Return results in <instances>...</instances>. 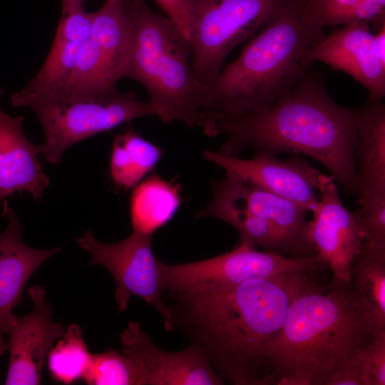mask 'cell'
<instances>
[{
  "mask_svg": "<svg viewBox=\"0 0 385 385\" xmlns=\"http://www.w3.org/2000/svg\"><path fill=\"white\" fill-rule=\"evenodd\" d=\"M292 272L194 293H166L173 328L199 348L223 379L237 385L269 384L261 353L282 326L293 301L316 284Z\"/></svg>",
  "mask_w": 385,
  "mask_h": 385,
  "instance_id": "6da1fadb",
  "label": "cell"
},
{
  "mask_svg": "<svg viewBox=\"0 0 385 385\" xmlns=\"http://www.w3.org/2000/svg\"><path fill=\"white\" fill-rule=\"evenodd\" d=\"M209 136L223 134L220 153L304 155L326 168L349 194L356 187V109L329 96L324 78L311 72L287 94L261 110L209 120L201 127Z\"/></svg>",
  "mask_w": 385,
  "mask_h": 385,
  "instance_id": "7a4b0ae2",
  "label": "cell"
},
{
  "mask_svg": "<svg viewBox=\"0 0 385 385\" xmlns=\"http://www.w3.org/2000/svg\"><path fill=\"white\" fill-rule=\"evenodd\" d=\"M373 339L350 282L333 277L293 301L261 357L270 384L324 385Z\"/></svg>",
  "mask_w": 385,
  "mask_h": 385,
  "instance_id": "3957f363",
  "label": "cell"
},
{
  "mask_svg": "<svg viewBox=\"0 0 385 385\" xmlns=\"http://www.w3.org/2000/svg\"><path fill=\"white\" fill-rule=\"evenodd\" d=\"M327 35L307 19L302 0H290L204 87L199 127L282 98L309 73L310 53Z\"/></svg>",
  "mask_w": 385,
  "mask_h": 385,
  "instance_id": "277c9868",
  "label": "cell"
},
{
  "mask_svg": "<svg viewBox=\"0 0 385 385\" xmlns=\"http://www.w3.org/2000/svg\"><path fill=\"white\" fill-rule=\"evenodd\" d=\"M132 36L124 78L146 90L156 117L198 125L203 86L196 78L188 40L146 0H131Z\"/></svg>",
  "mask_w": 385,
  "mask_h": 385,
  "instance_id": "5b68a950",
  "label": "cell"
},
{
  "mask_svg": "<svg viewBox=\"0 0 385 385\" xmlns=\"http://www.w3.org/2000/svg\"><path fill=\"white\" fill-rule=\"evenodd\" d=\"M290 0H188L194 74L203 87L230 52L260 31Z\"/></svg>",
  "mask_w": 385,
  "mask_h": 385,
  "instance_id": "8992f818",
  "label": "cell"
},
{
  "mask_svg": "<svg viewBox=\"0 0 385 385\" xmlns=\"http://www.w3.org/2000/svg\"><path fill=\"white\" fill-rule=\"evenodd\" d=\"M43 129L41 153L58 164L67 149L88 138L146 116H156L148 101L133 91L98 98H47L31 103Z\"/></svg>",
  "mask_w": 385,
  "mask_h": 385,
  "instance_id": "52a82bcc",
  "label": "cell"
},
{
  "mask_svg": "<svg viewBox=\"0 0 385 385\" xmlns=\"http://www.w3.org/2000/svg\"><path fill=\"white\" fill-rule=\"evenodd\" d=\"M328 268L317 254L286 257L259 251L240 242L232 250L207 260L170 265L158 260L159 284L165 293H194L292 272H319Z\"/></svg>",
  "mask_w": 385,
  "mask_h": 385,
  "instance_id": "ba28073f",
  "label": "cell"
},
{
  "mask_svg": "<svg viewBox=\"0 0 385 385\" xmlns=\"http://www.w3.org/2000/svg\"><path fill=\"white\" fill-rule=\"evenodd\" d=\"M153 235L135 232L114 243L98 241L89 230L76 238L78 245L91 255L90 265H101L115 282V297L119 312L128 309L133 296L143 298L159 312L167 331H173L169 306L162 298L158 259L152 250Z\"/></svg>",
  "mask_w": 385,
  "mask_h": 385,
  "instance_id": "9c48e42d",
  "label": "cell"
},
{
  "mask_svg": "<svg viewBox=\"0 0 385 385\" xmlns=\"http://www.w3.org/2000/svg\"><path fill=\"white\" fill-rule=\"evenodd\" d=\"M318 192L312 219L307 223V238L333 277L350 282L351 264L364 242L362 230L354 213L343 205L333 175H323Z\"/></svg>",
  "mask_w": 385,
  "mask_h": 385,
  "instance_id": "30bf717a",
  "label": "cell"
},
{
  "mask_svg": "<svg viewBox=\"0 0 385 385\" xmlns=\"http://www.w3.org/2000/svg\"><path fill=\"white\" fill-rule=\"evenodd\" d=\"M203 157L225 173L289 200L309 212L319 200L318 188L324 174L300 155L284 160L277 155L255 153L252 158L243 159L205 150Z\"/></svg>",
  "mask_w": 385,
  "mask_h": 385,
  "instance_id": "8fae6325",
  "label": "cell"
},
{
  "mask_svg": "<svg viewBox=\"0 0 385 385\" xmlns=\"http://www.w3.org/2000/svg\"><path fill=\"white\" fill-rule=\"evenodd\" d=\"M28 294L33 309L22 316L13 314L6 327L9 351L6 385L39 384L44 361L53 343L66 332L61 324L53 321L44 289L35 285Z\"/></svg>",
  "mask_w": 385,
  "mask_h": 385,
  "instance_id": "7c38bea8",
  "label": "cell"
},
{
  "mask_svg": "<svg viewBox=\"0 0 385 385\" xmlns=\"http://www.w3.org/2000/svg\"><path fill=\"white\" fill-rule=\"evenodd\" d=\"M84 0H63L62 14L53 45L36 76L11 95L14 107H28L34 101L59 96L65 88L79 52L90 36L93 12H86Z\"/></svg>",
  "mask_w": 385,
  "mask_h": 385,
  "instance_id": "4fadbf2b",
  "label": "cell"
},
{
  "mask_svg": "<svg viewBox=\"0 0 385 385\" xmlns=\"http://www.w3.org/2000/svg\"><path fill=\"white\" fill-rule=\"evenodd\" d=\"M122 353L140 360L148 375V385H220L223 379L207 356L190 344L170 352L158 348L140 325L130 322L120 334Z\"/></svg>",
  "mask_w": 385,
  "mask_h": 385,
  "instance_id": "5bb4252c",
  "label": "cell"
},
{
  "mask_svg": "<svg viewBox=\"0 0 385 385\" xmlns=\"http://www.w3.org/2000/svg\"><path fill=\"white\" fill-rule=\"evenodd\" d=\"M310 59L349 74L369 91V97L385 96V58L378 51L369 24H347L336 29L312 50Z\"/></svg>",
  "mask_w": 385,
  "mask_h": 385,
  "instance_id": "9a60e30c",
  "label": "cell"
},
{
  "mask_svg": "<svg viewBox=\"0 0 385 385\" xmlns=\"http://www.w3.org/2000/svg\"><path fill=\"white\" fill-rule=\"evenodd\" d=\"M212 199L270 221L299 257L316 253L306 236L309 211L294 202L228 173L214 183Z\"/></svg>",
  "mask_w": 385,
  "mask_h": 385,
  "instance_id": "2e32d148",
  "label": "cell"
},
{
  "mask_svg": "<svg viewBox=\"0 0 385 385\" xmlns=\"http://www.w3.org/2000/svg\"><path fill=\"white\" fill-rule=\"evenodd\" d=\"M2 215L7 225L0 234V343H5L12 310L22 302L24 287L35 271L61 249H35L23 241L22 225L16 211L3 202Z\"/></svg>",
  "mask_w": 385,
  "mask_h": 385,
  "instance_id": "e0dca14e",
  "label": "cell"
},
{
  "mask_svg": "<svg viewBox=\"0 0 385 385\" xmlns=\"http://www.w3.org/2000/svg\"><path fill=\"white\" fill-rule=\"evenodd\" d=\"M4 90L0 88V97ZM24 116H12L0 108V200L26 191L35 200L43 197L50 180L38 160L41 145L23 130Z\"/></svg>",
  "mask_w": 385,
  "mask_h": 385,
  "instance_id": "ac0fdd59",
  "label": "cell"
},
{
  "mask_svg": "<svg viewBox=\"0 0 385 385\" xmlns=\"http://www.w3.org/2000/svg\"><path fill=\"white\" fill-rule=\"evenodd\" d=\"M356 109V147L359 169L355 194L360 204L385 198V104L369 97Z\"/></svg>",
  "mask_w": 385,
  "mask_h": 385,
  "instance_id": "d6986e66",
  "label": "cell"
},
{
  "mask_svg": "<svg viewBox=\"0 0 385 385\" xmlns=\"http://www.w3.org/2000/svg\"><path fill=\"white\" fill-rule=\"evenodd\" d=\"M131 36V0H107L99 10L93 12L90 38L115 83L124 78Z\"/></svg>",
  "mask_w": 385,
  "mask_h": 385,
  "instance_id": "ffe728a7",
  "label": "cell"
},
{
  "mask_svg": "<svg viewBox=\"0 0 385 385\" xmlns=\"http://www.w3.org/2000/svg\"><path fill=\"white\" fill-rule=\"evenodd\" d=\"M350 283L373 337L385 333V251L362 243L351 264Z\"/></svg>",
  "mask_w": 385,
  "mask_h": 385,
  "instance_id": "44dd1931",
  "label": "cell"
},
{
  "mask_svg": "<svg viewBox=\"0 0 385 385\" xmlns=\"http://www.w3.org/2000/svg\"><path fill=\"white\" fill-rule=\"evenodd\" d=\"M181 203L180 187L159 175L145 178L132 189L129 210L133 232L153 235L174 217Z\"/></svg>",
  "mask_w": 385,
  "mask_h": 385,
  "instance_id": "7402d4cb",
  "label": "cell"
},
{
  "mask_svg": "<svg viewBox=\"0 0 385 385\" xmlns=\"http://www.w3.org/2000/svg\"><path fill=\"white\" fill-rule=\"evenodd\" d=\"M163 155V150L130 128L113 143L109 172L118 188L133 189L150 173Z\"/></svg>",
  "mask_w": 385,
  "mask_h": 385,
  "instance_id": "603a6c76",
  "label": "cell"
},
{
  "mask_svg": "<svg viewBox=\"0 0 385 385\" xmlns=\"http://www.w3.org/2000/svg\"><path fill=\"white\" fill-rule=\"evenodd\" d=\"M196 216L198 218L213 217L228 223L238 232L240 242L263 247L267 251L298 257L294 248L277 227L260 217L214 199Z\"/></svg>",
  "mask_w": 385,
  "mask_h": 385,
  "instance_id": "cb8c5ba5",
  "label": "cell"
},
{
  "mask_svg": "<svg viewBox=\"0 0 385 385\" xmlns=\"http://www.w3.org/2000/svg\"><path fill=\"white\" fill-rule=\"evenodd\" d=\"M304 14L315 27L324 29L366 23L376 31L385 26V0H302Z\"/></svg>",
  "mask_w": 385,
  "mask_h": 385,
  "instance_id": "d4e9b609",
  "label": "cell"
},
{
  "mask_svg": "<svg viewBox=\"0 0 385 385\" xmlns=\"http://www.w3.org/2000/svg\"><path fill=\"white\" fill-rule=\"evenodd\" d=\"M119 92L106 68L101 53L92 39L82 46L71 76L62 93L51 98H98Z\"/></svg>",
  "mask_w": 385,
  "mask_h": 385,
  "instance_id": "484cf974",
  "label": "cell"
},
{
  "mask_svg": "<svg viewBox=\"0 0 385 385\" xmlns=\"http://www.w3.org/2000/svg\"><path fill=\"white\" fill-rule=\"evenodd\" d=\"M91 354L81 327L76 324H71L47 355L51 378L64 384L83 379Z\"/></svg>",
  "mask_w": 385,
  "mask_h": 385,
  "instance_id": "4316f807",
  "label": "cell"
},
{
  "mask_svg": "<svg viewBox=\"0 0 385 385\" xmlns=\"http://www.w3.org/2000/svg\"><path fill=\"white\" fill-rule=\"evenodd\" d=\"M83 379L90 385H148L143 362L115 349L91 354Z\"/></svg>",
  "mask_w": 385,
  "mask_h": 385,
  "instance_id": "83f0119b",
  "label": "cell"
},
{
  "mask_svg": "<svg viewBox=\"0 0 385 385\" xmlns=\"http://www.w3.org/2000/svg\"><path fill=\"white\" fill-rule=\"evenodd\" d=\"M354 212L364 234L363 243L369 247L385 251V199L361 205Z\"/></svg>",
  "mask_w": 385,
  "mask_h": 385,
  "instance_id": "f1b7e54d",
  "label": "cell"
},
{
  "mask_svg": "<svg viewBox=\"0 0 385 385\" xmlns=\"http://www.w3.org/2000/svg\"><path fill=\"white\" fill-rule=\"evenodd\" d=\"M369 385L385 384V333L375 337L354 358Z\"/></svg>",
  "mask_w": 385,
  "mask_h": 385,
  "instance_id": "f546056e",
  "label": "cell"
},
{
  "mask_svg": "<svg viewBox=\"0 0 385 385\" xmlns=\"http://www.w3.org/2000/svg\"><path fill=\"white\" fill-rule=\"evenodd\" d=\"M188 40L190 15L188 0H154Z\"/></svg>",
  "mask_w": 385,
  "mask_h": 385,
  "instance_id": "4dcf8cb0",
  "label": "cell"
},
{
  "mask_svg": "<svg viewBox=\"0 0 385 385\" xmlns=\"http://www.w3.org/2000/svg\"><path fill=\"white\" fill-rule=\"evenodd\" d=\"M324 385H369V382L354 359L334 373L324 381Z\"/></svg>",
  "mask_w": 385,
  "mask_h": 385,
  "instance_id": "1f68e13d",
  "label": "cell"
},
{
  "mask_svg": "<svg viewBox=\"0 0 385 385\" xmlns=\"http://www.w3.org/2000/svg\"><path fill=\"white\" fill-rule=\"evenodd\" d=\"M8 350V345L5 343H0V357Z\"/></svg>",
  "mask_w": 385,
  "mask_h": 385,
  "instance_id": "d6a6232c",
  "label": "cell"
}]
</instances>
